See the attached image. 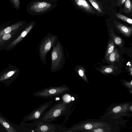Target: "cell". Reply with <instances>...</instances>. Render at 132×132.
<instances>
[{
    "instance_id": "15",
    "label": "cell",
    "mask_w": 132,
    "mask_h": 132,
    "mask_svg": "<svg viewBox=\"0 0 132 132\" xmlns=\"http://www.w3.org/2000/svg\"><path fill=\"white\" fill-rule=\"evenodd\" d=\"M0 123L8 132H16L17 131L10 124L2 117L0 116Z\"/></svg>"
},
{
    "instance_id": "10",
    "label": "cell",
    "mask_w": 132,
    "mask_h": 132,
    "mask_svg": "<svg viewBox=\"0 0 132 132\" xmlns=\"http://www.w3.org/2000/svg\"><path fill=\"white\" fill-rule=\"evenodd\" d=\"M76 4L81 9L87 13L93 14L98 13L86 0H73Z\"/></svg>"
},
{
    "instance_id": "28",
    "label": "cell",
    "mask_w": 132,
    "mask_h": 132,
    "mask_svg": "<svg viewBox=\"0 0 132 132\" xmlns=\"http://www.w3.org/2000/svg\"><path fill=\"white\" fill-rule=\"evenodd\" d=\"M132 81H131V85L132 84Z\"/></svg>"
},
{
    "instance_id": "20",
    "label": "cell",
    "mask_w": 132,
    "mask_h": 132,
    "mask_svg": "<svg viewBox=\"0 0 132 132\" xmlns=\"http://www.w3.org/2000/svg\"><path fill=\"white\" fill-rule=\"evenodd\" d=\"M116 15L117 18L119 19L131 24H132V20L127 16L122 14L116 13Z\"/></svg>"
},
{
    "instance_id": "4",
    "label": "cell",
    "mask_w": 132,
    "mask_h": 132,
    "mask_svg": "<svg viewBox=\"0 0 132 132\" xmlns=\"http://www.w3.org/2000/svg\"><path fill=\"white\" fill-rule=\"evenodd\" d=\"M34 132H67L68 128L62 124H56L40 120L33 122L29 125Z\"/></svg>"
},
{
    "instance_id": "18",
    "label": "cell",
    "mask_w": 132,
    "mask_h": 132,
    "mask_svg": "<svg viewBox=\"0 0 132 132\" xmlns=\"http://www.w3.org/2000/svg\"><path fill=\"white\" fill-rule=\"evenodd\" d=\"M123 11L127 13L132 12V4L131 0H126L125 2L124 7Z\"/></svg>"
},
{
    "instance_id": "9",
    "label": "cell",
    "mask_w": 132,
    "mask_h": 132,
    "mask_svg": "<svg viewBox=\"0 0 132 132\" xmlns=\"http://www.w3.org/2000/svg\"><path fill=\"white\" fill-rule=\"evenodd\" d=\"M35 24V22H34L30 23L18 36L8 45L6 48V50H10L16 45L28 34L33 28Z\"/></svg>"
},
{
    "instance_id": "3",
    "label": "cell",
    "mask_w": 132,
    "mask_h": 132,
    "mask_svg": "<svg viewBox=\"0 0 132 132\" xmlns=\"http://www.w3.org/2000/svg\"><path fill=\"white\" fill-rule=\"evenodd\" d=\"M70 88L65 84L58 86H50L34 93V96L42 98L53 99L61 97L63 94L69 92Z\"/></svg>"
},
{
    "instance_id": "16",
    "label": "cell",
    "mask_w": 132,
    "mask_h": 132,
    "mask_svg": "<svg viewBox=\"0 0 132 132\" xmlns=\"http://www.w3.org/2000/svg\"><path fill=\"white\" fill-rule=\"evenodd\" d=\"M19 29L15 30L12 32L7 34H4L0 36V45L4 44V42H7L17 32Z\"/></svg>"
},
{
    "instance_id": "26",
    "label": "cell",
    "mask_w": 132,
    "mask_h": 132,
    "mask_svg": "<svg viewBox=\"0 0 132 132\" xmlns=\"http://www.w3.org/2000/svg\"><path fill=\"white\" fill-rule=\"evenodd\" d=\"M126 0H120L119 2V4L120 5L123 4Z\"/></svg>"
},
{
    "instance_id": "6",
    "label": "cell",
    "mask_w": 132,
    "mask_h": 132,
    "mask_svg": "<svg viewBox=\"0 0 132 132\" xmlns=\"http://www.w3.org/2000/svg\"><path fill=\"white\" fill-rule=\"evenodd\" d=\"M55 100L42 103L36 108L24 117L23 121L32 122L39 120L42 116L55 101Z\"/></svg>"
},
{
    "instance_id": "19",
    "label": "cell",
    "mask_w": 132,
    "mask_h": 132,
    "mask_svg": "<svg viewBox=\"0 0 132 132\" xmlns=\"http://www.w3.org/2000/svg\"><path fill=\"white\" fill-rule=\"evenodd\" d=\"M93 7L99 12L103 13L102 7L96 0H88Z\"/></svg>"
},
{
    "instance_id": "8",
    "label": "cell",
    "mask_w": 132,
    "mask_h": 132,
    "mask_svg": "<svg viewBox=\"0 0 132 132\" xmlns=\"http://www.w3.org/2000/svg\"><path fill=\"white\" fill-rule=\"evenodd\" d=\"M52 6L50 3L45 1H40L33 2L30 5L29 9L32 12L40 13L44 12Z\"/></svg>"
},
{
    "instance_id": "13",
    "label": "cell",
    "mask_w": 132,
    "mask_h": 132,
    "mask_svg": "<svg viewBox=\"0 0 132 132\" xmlns=\"http://www.w3.org/2000/svg\"><path fill=\"white\" fill-rule=\"evenodd\" d=\"M120 55L118 50L115 48L106 58V61L112 64L115 62H119Z\"/></svg>"
},
{
    "instance_id": "21",
    "label": "cell",
    "mask_w": 132,
    "mask_h": 132,
    "mask_svg": "<svg viewBox=\"0 0 132 132\" xmlns=\"http://www.w3.org/2000/svg\"><path fill=\"white\" fill-rule=\"evenodd\" d=\"M115 67L113 65L105 66L102 67L101 69V71L106 73H110L114 70Z\"/></svg>"
},
{
    "instance_id": "14",
    "label": "cell",
    "mask_w": 132,
    "mask_h": 132,
    "mask_svg": "<svg viewBox=\"0 0 132 132\" xmlns=\"http://www.w3.org/2000/svg\"><path fill=\"white\" fill-rule=\"evenodd\" d=\"M109 31L110 35L114 43L119 47H122L123 43L122 39L119 36L114 34L112 29H110Z\"/></svg>"
},
{
    "instance_id": "11",
    "label": "cell",
    "mask_w": 132,
    "mask_h": 132,
    "mask_svg": "<svg viewBox=\"0 0 132 132\" xmlns=\"http://www.w3.org/2000/svg\"><path fill=\"white\" fill-rule=\"evenodd\" d=\"M26 23L23 21H18L12 25L7 27L0 30V36L4 34L10 33L19 28Z\"/></svg>"
},
{
    "instance_id": "27",
    "label": "cell",
    "mask_w": 132,
    "mask_h": 132,
    "mask_svg": "<svg viewBox=\"0 0 132 132\" xmlns=\"http://www.w3.org/2000/svg\"><path fill=\"white\" fill-rule=\"evenodd\" d=\"M132 65H131L129 68H128V70L130 72L131 75H132Z\"/></svg>"
},
{
    "instance_id": "2",
    "label": "cell",
    "mask_w": 132,
    "mask_h": 132,
    "mask_svg": "<svg viewBox=\"0 0 132 132\" xmlns=\"http://www.w3.org/2000/svg\"><path fill=\"white\" fill-rule=\"evenodd\" d=\"M52 48L51 70L52 72H55L62 69L65 63V59L63 47L60 42L57 41Z\"/></svg>"
},
{
    "instance_id": "5",
    "label": "cell",
    "mask_w": 132,
    "mask_h": 132,
    "mask_svg": "<svg viewBox=\"0 0 132 132\" xmlns=\"http://www.w3.org/2000/svg\"><path fill=\"white\" fill-rule=\"evenodd\" d=\"M58 41L57 36L51 33H48L42 40L39 47V55L41 61L45 65L47 54Z\"/></svg>"
},
{
    "instance_id": "22",
    "label": "cell",
    "mask_w": 132,
    "mask_h": 132,
    "mask_svg": "<svg viewBox=\"0 0 132 132\" xmlns=\"http://www.w3.org/2000/svg\"><path fill=\"white\" fill-rule=\"evenodd\" d=\"M13 7L16 9H19L20 5V0H10Z\"/></svg>"
},
{
    "instance_id": "25",
    "label": "cell",
    "mask_w": 132,
    "mask_h": 132,
    "mask_svg": "<svg viewBox=\"0 0 132 132\" xmlns=\"http://www.w3.org/2000/svg\"><path fill=\"white\" fill-rule=\"evenodd\" d=\"M94 132H103V130L101 129H95L94 130Z\"/></svg>"
},
{
    "instance_id": "12",
    "label": "cell",
    "mask_w": 132,
    "mask_h": 132,
    "mask_svg": "<svg viewBox=\"0 0 132 132\" xmlns=\"http://www.w3.org/2000/svg\"><path fill=\"white\" fill-rule=\"evenodd\" d=\"M114 22L117 28L123 35L127 37H129L131 35V27H129L116 21Z\"/></svg>"
},
{
    "instance_id": "24",
    "label": "cell",
    "mask_w": 132,
    "mask_h": 132,
    "mask_svg": "<svg viewBox=\"0 0 132 132\" xmlns=\"http://www.w3.org/2000/svg\"><path fill=\"white\" fill-rule=\"evenodd\" d=\"M85 128L86 129H90L92 128V125L88 123L85 125Z\"/></svg>"
},
{
    "instance_id": "1",
    "label": "cell",
    "mask_w": 132,
    "mask_h": 132,
    "mask_svg": "<svg viewBox=\"0 0 132 132\" xmlns=\"http://www.w3.org/2000/svg\"><path fill=\"white\" fill-rule=\"evenodd\" d=\"M71 103L61 100L53 103L42 116L39 120L51 122L66 116L70 112Z\"/></svg>"
},
{
    "instance_id": "17",
    "label": "cell",
    "mask_w": 132,
    "mask_h": 132,
    "mask_svg": "<svg viewBox=\"0 0 132 132\" xmlns=\"http://www.w3.org/2000/svg\"><path fill=\"white\" fill-rule=\"evenodd\" d=\"M115 47L114 43L112 40H110L109 41L107 47L106 49L105 55L106 58L113 51Z\"/></svg>"
},
{
    "instance_id": "23",
    "label": "cell",
    "mask_w": 132,
    "mask_h": 132,
    "mask_svg": "<svg viewBox=\"0 0 132 132\" xmlns=\"http://www.w3.org/2000/svg\"><path fill=\"white\" fill-rule=\"evenodd\" d=\"M121 110V107L120 106H118L114 108L113 111V112L116 113L119 112Z\"/></svg>"
},
{
    "instance_id": "7",
    "label": "cell",
    "mask_w": 132,
    "mask_h": 132,
    "mask_svg": "<svg viewBox=\"0 0 132 132\" xmlns=\"http://www.w3.org/2000/svg\"><path fill=\"white\" fill-rule=\"evenodd\" d=\"M20 69L12 65L0 72V82L8 83L16 78L19 75Z\"/></svg>"
}]
</instances>
